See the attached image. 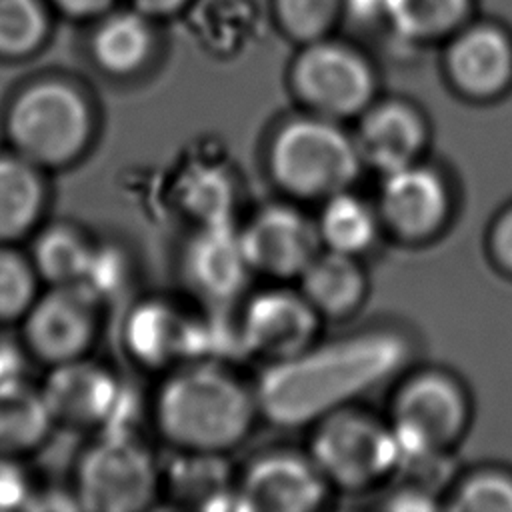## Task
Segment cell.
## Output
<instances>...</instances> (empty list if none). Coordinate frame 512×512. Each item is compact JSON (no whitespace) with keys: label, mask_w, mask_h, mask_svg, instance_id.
I'll use <instances>...</instances> for the list:
<instances>
[{"label":"cell","mask_w":512,"mask_h":512,"mask_svg":"<svg viewBox=\"0 0 512 512\" xmlns=\"http://www.w3.org/2000/svg\"><path fill=\"white\" fill-rule=\"evenodd\" d=\"M408 358V340L390 330L314 342L292 358L270 362L254 388L258 410L276 426L318 422L392 378Z\"/></svg>","instance_id":"6da1fadb"},{"label":"cell","mask_w":512,"mask_h":512,"mask_svg":"<svg viewBox=\"0 0 512 512\" xmlns=\"http://www.w3.org/2000/svg\"><path fill=\"white\" fill-rule=\"evenodd\" d=\"M254 388L214 360H194L168 374L154 400L160 434L186 452L226 454L252 430Z\"/></svg>","instance_id":"7a4b0ae2"},{"label":"cell","mask_w":512,"mask_h":512,"mask_svg":"<svg viewBox=\"0 0 512 512\" xmlns=\"http://www.w3.org/2000/svg\"><path fill=\"white\" fill-rule=\"evenodd\" d=\"M266 162L274 184L298 200H326L348 190L362 168L354 136L338 120L312 112L278 126Z\"/></svg>","instance_id":"3957f363"},{"label":"cell","mask_w":512,"mask_h":512,"mask_svg":"<svg viewBox=\"0 0 512 512\" xmlns=\"http://www.w3.org/2000/svg\"><path fill=\"white\" fill-rule=\"evenodd\" d=\"M468 420L470 402L454 376L442 370L408 376L392 398L388 420L398 446V468L412 460L446 454L464 434Z\"/></svg>","instance_id":"277c9868"},{"label":"cell","mask_w":512,"mask_h":512,"mask_svg":"<svg viewBox=\"0 0 512 512\" xmlns=\"http://www.w3.org/2000/svg\"><path fill=\"white\" fill-rule=\"evenodd\" d=\"M314 424L308 456L330 486L356 492L396 474L398 446L388 422L346 406Z\"/></svg>","instance_id":"5b68a950"},{"label":"cell","mask_w":512,"mask_h":512,"mask_svg":"<svg viewBox=\"0 0 512 512\" xmlns=\"http://www.w3.org/2000/svg\"><path fill=\"white\" fill-rule=\"evenodd\" d=\"M8 132L20 156L32 164L58 166L86 148L92 114L78 90L60 80H44L16 98Z\"/></svg>","instance_id":"8992f818"},{"label":"cell","mask_w":512,"mask_h":512,"mask_svg":"<svg viewBox=\"0 0 512 512\" xmlns=\"http://www.w3.org/2000/svg\"><path fill=\"white\" fill-rule=\"evenodd\" d=\"M160 482V468L138 440L108 434L82 458L78 496L88 510L134 512L152 504Z\"/></svg>","instance_id":"52a82bcc"},{"label":"cell","mask_w":512,"mask_h":512,"mask_svg":"<svg viewBox=\"0 0 512 512\" xmlns=\"http://www.w3.org/2000/svg\"><path fill=\"white\" fill-rule=\"evenodd\" d=\"M292 86L302 104L318 116L342 120L362 114L374 96V74L352 50L312 44L292 68Z\"/></svg>","instance_id":"ba28073f"},{"label":"cell","mask_w":512,"mask_h":512,"mask_svg":"<svg viewBox=\"0 0 512 512\" xmlns=\"http://www.w3.org/2000/svg\"><path fill=\"white\" fill-rule=\"evenodd\" d=\"M376 210L382 228L406 244L438 236L452 214V194L444 176L420 160L382 174Z\"/></svg>","instance_id":"9c48e42d"},{"label":"cell","mask_w":512,"mask_h":512,"mask_svg":"<svg viewBox=\"0 0 512 512\" xmlns=\"http://www.w3.org/2000/svg\"><path fill=\"white\" fill-rule=\"evenodd\" d=\"M254 274L278 280L298 278L322 250L316 220L292 204H266L240 228Z\"/></svg>","instance_id":"30bf717a"},{"label":"cell","mask_w":512,"mask_h":512,"mask_svg":"<svg viewBox=\"0 0 512 512\" xmlns=\"http://www.w3.org/2000/svg\"><path fill=\"white\" fill-rule=\"evenodd\" d=\"M238 326L246 352L278 362L314 344L320 314L300 290L268 288L246 302Z\"/></svg>","instance_id":"8fae6325"},{"label":"cell","mask_w":512,"mask_h":512,"mask_svg":"<svg viewBox=\"0 0 512 512\" xmlns=\"http://www.w3.org/2000/svg\"><path fill=\"white\" fill-rule=\"evenodd\" d=\"M328 482L308 454L278 450L252 460L236 484L242 510L314 512L322 508Z\"/></svg>","instance_id":"7c38bea8"},{"label":"cell","mask_w":512,"mask_h":512,"mask_svg":"<svg viewBox=\"0 0 512 512\" xmlns=\"http://www.w3.org/2000/svg\"><path fill=\"white\" fill-rule=\"evenodd\" d=\"M182 264L190 286L212 306L232 304L254 274L240 228H234L232 222L198 226Z\"/></svg>","instance_id":"4fadbf2b"},{"label":"cell","mask_w":512,"mask_h":512,"mask_svg":"<svg viewBox=\"0 0 512 512\" xmlns=\"http://www.w3.org/2000/svg\"><path fill=\"white\" fill-rule=\"evenodd\" d=\"M96 298L80 284L56 286L28 314L26 336L34 352L50 362L76 360L94 334Z\"/></svg>","instance_id":"5bb4252c"},{"label":"cell","mask_w":512,"mask_h":512,"mask_svg":"<svg viewBox=\"0 0 512 512\" xmlns=\"http://www.w3.org/2000/svg\"><path fill=\"white\" fill-rule=\"evenodd\" d=\"M354 140L362 164L388 174L422 158L428 144V124L414 106L388 100L362 112Z\"/></svg>","instance_id":"9a60e30c"},{"label":"cell","mask_w":512,"mask_h":512,"mask_svg":"<svg viewBox=\"0 0 512 512\" xmlns=\"http://www.w3.org/2000/svg\"><path fill=\"white\" fill-rule=\"evenodd\" d=\"M42 392L52 418L74 424L110 422L120 400V390L112 376L78 358L58 364Z\"/></svg>","instance_id":"2e32d148"},{"label":"cell","mask_w":512,"mask_h":512,"mask_svg":"<svg viewBox=\"0 0 512 512\" xmlns=\"http://www.w3.org/2000/svg\"><path fill=\"white\" fill-rule=\"evenodd\" d=\"M452 84L470 98H492L512 78V48L494 28H474L462 34L448 52Z\"/></svg>","instance_id":"e0dca14e"},{"label":"cell","mask_w":512,"mask_h":512,"mask_svg":"<svg viewBox=\"0 0 512 512\" xmlns=\"http://www.w3.org/2000/svg\"><path fill=\"white\" fill-rule=\"evenodd\" d=\"M300 292L320 316L344 318L360 308L368 284L356 256L322 248L298 276Z\"/></svg>","instance_id":"ac0fdd59"},{"label":"cell","mask_w":512,"mask_h":512,"mask_svg":"<svg viewBox=\"0 0 512 512\" xmlns=\"http://www.w3.org/2000/svg\"><path fill=\"white\" fill-rule=\"evenodd\" d=\"M164 484L170 496L180 504L208 510H242L238 488L232 484V474L224 454L180 450V456L164 470Z\"/></svg>","instance_id":"d6986e66"},{"label":"cell","mask_w":512,"mask_h":512,"mask_svg":"<svg viewBox=\"0 0 512 512\" xmlns=\"http://www.w3.org/2000/svg\"><path fill=\"white\" fill-rule=\"evenodd\" d=\"M126 342L138 360L152 366L168 364L190 352L192 322L182 318L170 304L144 302L128 318Z\"/></svg>","instance_id":"ffe728a7"},{"label":"cell","mask_w":512,"mask_h":512,"mask_svg":"<svg viewBox=\"0 0 512 512\" xmlns=\"http://www.w3.org/2000/svg\"><path fill=\"white\" fill-rule=\"evenodd\" d=\"M322 210L316 218L322 248L360 256L368 252L382 228L378 210L350 188L322 200Z\"/></svg>","instance_id":"44dd1931"},{"label":"cell","mask_w":512,"mask_h":512,"mask_svg":"<svg viewBox=\"0 0 512 512\" xmlns=\"http://www.w3.org/2000/svg\"><path fill=\"white\" fill-rule=\"evenodd\" d=\"M52 414L42 390L18 376L0 382V448L24 450L42 440Z\"/></svg>","instance_id":"7402d4cb"},{"label":"cell","mask_w":512,"mask_h":512,"mask_svg":"<svg viewBox=\"0 0 512 512\" xmlns=\"http://www.w3.org/2000/svg\"><path fill=\"white\" fill-rule=\"evenodd\" d=\"M42 182L24 156H0V242L22 236L42 208Z\"/></svg>","instance_id":"603a6c76"},{"label":"cell","mask_w":512,"mask_h":512,"mask_svg":"<svg viewBox=\"0 0 512 512\" xmlns=\"http://www.w3.org/2000/svg\"><path fill=\"white\" fill-rule=\"evenodd\" d=\"M178 202L196 226L232 222L236 206L232 176L216 166H194L180 178Z\"/></svg>","instance_id":"cb8c5ba5"},{"label":"cell","mask_w":512,"mask_h":512,"mask_svg":"<svg viewBox=\"0 0 512 512\" xmlns=\"http://www.w3.org/2000/svg\"><path fill=\"white\" fill-rule=\"evenodd\" d=\"M94 54L112 74H130L150 54V30L140 16L114 14L94 36Z\"/></svg>","instance_id":"d4e9b609"},{"label":"cell","mask_w":512,"mask_h":512,"mask_svg":"<svg viewBox=\"0 0 512 512\" xmlns=\"http://www.w3.org/2000/svg\"><path fill=\"white\" fill-rule=\"evenodd\" d=\"M94 250L80 234L70 228L56 226L44 232L34 248L36 266L44 278L56 286L80 284Z\"/></svg>","instance_id":"484cf974"},{"label":"cell","mask_w":512,"mask_h":512,"mask_svg":"<svg viewBox=\"0 0 512 512\" xmlns=\"http://www.w3.org/2000/svg\"><path fill=\"white\" fill-rule=\"evenodd\" d=\"M384 8L404 34L434 36L462 18L466 0H384Z\"/></svg>","instance_id":"4316f807"},{"label":"cell","mask_w":512,"mask_h":512,"mask_svg":"<svg viewBox=\"0 0 512 512\" xmlns=\"http://www.w3.org/2000/svg\"><path fill=\"white\" fill-rule=\"evenodd\" d=\"M446 508L454 512H512V476L480 470L458 482Z\"/></svg>","instance_id":"83f0119b"},{"label":"cell","mask_w":512,"mask_h":512,"mask_svg":"<svg viewBox=\"0 0 512 512\" xmlns=\"http://www.w3.org/2000/svg\"><path fill=\"white\" fill-rule=\"evenodd\" d=\"M46 18L38 0H0V52L24 54L38 46Z\"/></svg>","instance_id":"f1b7e54d"},{"label":"cell","mask_w":512,"mask_h":512,"mask_svg":"<svg viewBox=\"0 0 512 512\" xmlns=\"http://www.w3.org/2000/svg\"><path fill=\"white\" fill-rule=\"evenodd\" d=\"M34 276L24 258L0 246V320L16 318L32 306Z\"/></svg>","instance_id":"f546056e"},{"label":"cell","mask_w":512,"mask_h":512,"mask_svg":"<svg viewBox=\"0 0 512 512\" xmlns=\"http://www.w3.org/2000/svg\"><path fill=\"white\" fill-rule=\"evenodd\" d=\"M278 10L294 36L314 38L330 24L334 0H278Z\"/></svg>","instance_id":"4dcf8cb0"},{"label":"cell","mask_w":512,"mask_h":512,"mask_svg":"<svg viewBox=\"0 0 512 512\" xmlns=\"http://www.w3.org/2000/svg\"><path fill=\"white\" fill-rule=\"evenodd\" d=\"M488 248L498 268L512 274V204L494 220L488 236Z\"/></svg>","instance_id":"1f68e13d"},{"label":"cell","mask_w":512,"mask_h":512,"mask_svg":"<svg viewBox=\"0 0 512 512\" xmlns=\"http://www.w3.org/2000/svg\"><path fill=\"white\" fill-rule=\"evenodd\" d=\"M26 498V484L18 468L0 462V508H14Z\"/></svg>","instance_id":"d6a6232c"},{"label":"cell","mask_w":512,"mask_h":512,"mask_svg":"<svg viewBox=\"0 0 512 512\" xmlns=\"http://www.w3.org/2000/svg\"><path fill=\"white\" fill-rule=\"evenodd\" d=\"M56 2L72 14H90L104 8L110 0H56Z\"/></svg>","instance_id":"836d02e7"},{"label":"cell","mask_w":512,"mask_h":512,"mask_svg":"<svg viewBox=\"0 0 512 512\" xmlns=\"http://www.w3.org/2000/svg\"><path fill=\"white\" fill-rule=\"evenodd\" d=\"M184 0H138V4L148 12H168L180 6Z\"/></svg>","instance_id":"e575fe53"}]
</instances>
